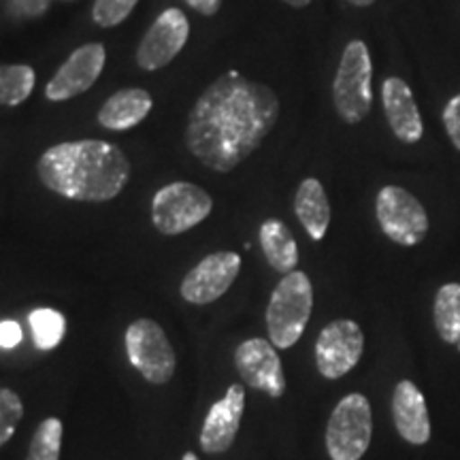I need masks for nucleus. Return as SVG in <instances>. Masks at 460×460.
Segmentation results:
<instances>
[{"mask_svg":"<svg viewBox=\"0 0 460 460\" xmlns=\"http://www.w3.org/2000/svg\"><path fill=\"white\" fill-rule=\"evenodd\" d=\"M379 228L396 245L413 247L429 233V214L410 190L384 186L376 199Z\"/></svg>","mask_w":460,"mask_h":460,"instance_id":"nucleus-8","label":"nucleus"},{"mask_svg":"<svg viewBox=\"0 0 460 460\" xmlns=\"http://www.w3.org/2000/svg\"><path fill=\"white\" fill-rule=\"evenodd\" d=\"M245 410V388L241 384H233L224 394V399L216 401L207 413L203 430H200V450L205 454H224L233 447L237 439L241 418Z\"/></svg>","mask_w":460,"mask_h":460,"instance_id":"nucleus-14","label":"nucleus"},{"mask_svg":"<svg viewBox=\"0 0 460 460\" xmlns=\"http://www.w3.org/2000/svg\"><path fill=\"white\" fill-rule=\"evenodd\" d=\"M130 172L124 149L99 139L58 143L37 163L39 181L49 192L77 203H107L119 197Z\"/></svg>","mask_w":460,"mask_h":460,"instance_id":"nucleus-2","label":"nucleus"},{"mask_svg":"<svg viewBox=\"0 0 460 460\" xmlns=\"http://www.w3.org/2000/svg\"><path fill=\"white\" fill-rule=\"evenodd\" d=\"M458 349H460V343H458Z\"/></svg>","mask_w":460,"mask_h":460,"instance_id":"nucleus-32","label":"nucleus"},{"mask_svg":"<svg viewBox=\"0 0 460 460\" xmlns=\"http://www.w3.org/2000/svg\"><path fill=\"white\" fill-rule=\"evenodd\" d=\"M284 3L290 4V7H295V9H305L307 4H312V0H284Z\"/></svg>","mask_w":460,"mask_h":460,"instance_id":"nucleus-29","label":"nucleus"},{"mask_svg":"<svg viewBox=\"0 0 460 460\" xmlns=\"http://www.w3.org/2000/svg\"><path fill=\"white\" fill-rule=\"evenodd\" d=\"M139 0H94L92 22L101 28L119 26L135 11Z\"/></svg>","mask_w":460,"mask_h":460,"instance_id":"nucleus-25","label":"nucleus"},{"mask_svg":"<svg viewBox=\"0 0 460 460\" xmlns=\"http://www.w3.org/2000/svg\"><path fill=\"white\" fill-rule=\"evenodd\" d=\"M214 211V199L197 183H166L152 199V222L160 234L177 237L205 222Z\"/></svg>","mask_w":460,"mask_h":460,"instance_id":"nucleus-5","label":"nucleus"},{"mask_svg":"<svg viewBox=\"0 0 460 460\" xmlns=\"http://www.w3.org/2000/svg\"><path fill=\"white\" fill-rule=\"evenodd\" d=\"M441 122H444V128L447 137H450L452 146L460 152V94L452 96L446 102L444 113H441Z\"/></svg>","mask_w":460,"mask_h":460,"instance_id":"nucleus-26","label":"nucleus"},{"mask_svg":"<svg viewBox=\"0 0 460 460\" xmlns=\"http://www.w3.org/2000/svg\"><path fill=\"white\" fill-rule=\"evenodd\" d=\"M258 241H261V250L267 258L269 267L281 275L296 271L298 264V245L295 234L281 220L269 217L261 224L258 230Z\"/></svg>","mask_w":460,"mask_h":460,"instance_id":"nucleus-19","label":"nucleus"},{"mask_svg":"<svg viewBox=\"0 0 460 460\" xmlns=\"http://www.w3.org/2000/svg\"><path fill=\"white\" fill-rule=\"evenodd\" d=\"M234 367H237L245 386L267 393L279 399L286 393L284 367L278 356V348L267 339H247L234 349Z\"/></svg>","mask_w":460,"mask_h":460,"instance_id":"nucleus-13","label":"nucleus"},{"mask_svg":"<svg viewBox=\"0 0 460 460\" xmlns=\"http://www.w3.org/2000/svg\"><path fill=\"white\" fill-rule=\"evenodd\" d=\"M37 75L31 65H0V105L17 107L32 94Z\"/></svg>","mask_w":460,"mask_h":460,"instance_id":"nucleus-21","label":"nucleus"},{"mask_svg":"<svg viewBox=\"0 0 460 460\" xmlns=\"http://www.w3.org/2000/svg\"><path fill=\"white\" fill-rule=\"evenodd\" d=\"M365 352V332L354 320L326 324L315 341V367L326 379L348 376Z\"/></svg>","mask_w":460,"mask_h":460,"instance_id":"nucleus-9","label":"nucleus"},{"mask_svg":"<svg viewBox=\"0 0 460 460\" xmlns=\"http://www.w3.org/2000/svg\"><path fill=\"white\" fill-rule=\"evenodd\" d=\"M295 214L314 241L326 237L331 224V203L320 180L307 177L298 183L295 194Z\"/></svg>","mask_w":460,"mask_h":460,"instance_id":"nucleus-18","label":"nucleus"},{"mask_svg":"<svg viewBox=\"0 0 460 460\" xmlns=\"http://www.w3.org/2000/svg\"><path fill=\"white\" fill-rule=\"evenodd\" d=\"M22 341V326L13 320L0 322V348H17Z\"/></svg>","mask_w":460,"mask_h":460,"instance_id":"nucleus-27","label":"nucleus"},{"mask_svg":"<svg viewBox=\"0 0 460 460\" xmlns=\"http://www.w3.org/2000/svg\"><path fill=\"white\" fill-rule=\"evenodd\" d=\"M373 62L369 48L360 39L345 45L332 79V105L341 122L356 126L367 118L373 105Z\"/></svg>","mask_w":460,"mask_h":460,"instance_id":"nucleus-4","label":"nucleus"},{"mask_svg":"<svg viewBox=\"0 0 460 460\" xmlns=\"http://www.w3.org/2000/svg\"><path fill=\"white\" fill-rule=\"evenodd\" d=\"M349 4H354V7H358V9H367V7H371V4H376V0H348Z\"/></svg>","mask_w":460,"mask_h":460,"instance_id":"nucleus-30","label":"nucleus"},{"mask_svg":"<svg viewBox=\"0 0 460 460\" xmlns=\"http://www.w3.org/2000/svg\"><path fill=\"white\" fill-rule=\"evenodd\" d=\"M62 433H65L62 420L45 418L34 430L26 460H60Z\"/></svg>","mask_w":460,"mask_h":460,"instance_id":"nucleus-23","label":"nucleus"},{"mask_svg":"<svg viewBox=\"0 0 460 460\" xmlns=\"http://www.w3.org/2000/svg\"><path fill=\"white\" fill-rule=\"evenodd\" d=\"M154 107V99L143 88H124L102 102L99 113V124L107 130H130L147 118Z\"/></svg>","mask_w":460,"mask_h":460,"instance_id":"nucleus-17","label":"nucleus"},{"mask_svg":"<svg viewBox=\"0 0 460 460\" xmlns=\"http://www.w3.org/2000/svg\"><path fill=\"white\" fill-rule=\"evenodd\" d=\"M433 322L441 341L460 343V284H444L437 290L433 303Z\"/></svg>","mask_w":460,"mask_h":460,"instance_id":"nucleus-20","label":"nucleus"},{"mask_svg":"<svg viewBox=\"0 0 460 460\" xmlns=\"http://www.w3.org/2000/svg\"><path fill=\"white\" fill-rule=\"evenodd\" d=\"M183 3L205 17H214L222 7V0H183Z\"/></svg>","mask_w":460,"mask_h":460,"instance_id":"nucleus-28","label":"nucleus"},{"mask_svg":"<svg viewBox=\"0 0 460 460\" xmlns=\"http://www.w3.org/2000/svg\"><path fill=\"white\" fill-rule=\"evenodd\" d=\"M190 37V22L186 13L177 7H169L160 13L154 24L143 34L137 48V65L143 71H158L171 65L181 49L186 48Z\"/></svg>","mask_w":460,"mask_h":460,"instance_id":"nucleus-10","label":"nucleus"},{"mask_svg":"<svg viewBox=\"0 0 460 460\" xmlns=\"http://www.w3.org/2000/svg\"><path fill=\"white\" fill-rule=\"evenodd\" d=\"M107 62V49L102 43H85L73 49V54L58 66L54 77L45 85V99L65 102L88 92L99 82Z\"/></svg>","mask_w":460,"mask_h":460,"instance_id":"nucleus-11","label":"nucleus"},{"mask_svg":"<svg viewBox=\"0 0 460 460\" xmlns=\"http://www.w3.org/2000/svg\"><path fill=\"white\" fill-rule=\"evenodd\" d=\"M126 354L130 365L141 373L149 384H169L175 376L177 356L175 349L164 335L163 326L149 318H139L126 329Z\"/></svg>","mask_w":460,"mask_h":460,"instance_id":"nucleus-7","label":"nucleus"},{"mask_svg":"<svg viewBox=\"0 0 460 460\" xmlns=\"http://www.w3.org/2000/svg\"><path fill=\"white\" fill-rule=\"evenodd\" d=\"M32 331V341L39 349H54L66 335V318L51 307H39L28 315Z\"/></svg>","mask_w":460,"mask_h":460,"instance_id":"nucleus-22","label":"nucleus"},{"mask_svg":"<svg viewBox=\"0 0 460 460\" xmlns=\"http://www.w3.org/2000/svg\"><path fill=\"white\" fill-rule=\"evenodd\" d=\"M181 460H199V456H197V454H194V452H186V454H183V456H181Z\"/></svg>","mask_w":460,"mask_h":460,"instance_id":"nucleus-31","label":"nucleus"},{"mask_svg":"<svg viewBox=\"0 0 460 460\" xmlns=\"http://www.w3.org/2000/svg\"><path fill=\"white\" fill-rule=\"evenodd\" d=\"M279 111L278 94L267 84L224 73L190 109L183 135L188 152L207 169L230 172L271 135Z\"/></svg>","mask_w":460,"mask_h":460,"instance_id":"nucleus-1","label":"nucleus"},{"mask_svg":"<svg viewBox=\"0 0 460 460\" xmlns=\"http://www.w3.org/2000/svg\"><path fill=\"white\" fill-rule=\"evenodd\" d=\"M394 429L407 444L424 446L430 439V420L422 390L410 379H402L393 393Z\"/></svg>","mask_w":460,"mask_h":460,"instance_id":"nucleus-16","label":"nucleus"},{"mask_svg":"<svg viewBox=\"0 0 460 460\" xmlns=\"http://www.w3.org/2000/svg\"><path fill=\"white\" fill-rule=\"evenodd\" d=\"M382 105L393 135L405 146H416L424 137L422 113L405 79L388 77L382 84Z\"/></svg>","mask_w":460,"mask_h":460,"instance_id":"nucleus-15","label":"nucleus"},{"mask_svg":"<svg viewBox=\"0 0 460 460\" xmlns=\"http://www.w3.org/2000/svg\"><path fill=\"white\" fill-rule=\"evenodd\" d=\"M22 418H24V402L20 394L9 388H0V447L9 444Z\"/></svg>","mask_w":460,"mask_h":460,"instance_id":"nucleus-24","label":"nucleus"},{"mask_svg":"<svg viewBox=\"0 0 460 460\" xmlns=\"http://www.w3.org/2000/svg\"><path fill=\"white\" fill-rule=\"evenodd\" d=\"M314 309L312 279L303 271H292L275 286L267 307L269 341L278 349L292 348L303 337Z\"/></svg>","mask_w":460,"mask_h":460,"instance_id":"nucleus-3","label":"nucleus"},{"mask_svg":"<svg viewBox=\"0 0 460 460\" xmlns=\"http://www.w3.org/2000/svg\"><path fill=\"white\" fill-rule=\"evenodd\" d=\"M239 271L241 256L237 252H214L181 279V298L199 307L216 303L233 288Z\"/></svg>","mask_w":460,"mask_h":460,"instance_id":"nucleus-12","label":"nucleus"},{"mask_svg":"<svg viewBox=\"0 0 460 460\" xmlns=\"http://www.w3.org/2000/svg\"><path fill=\"white\" fill-rule=\"evenodd\" d=\"M373 437V411L365 394L343 396L326 424V452L331 460H360Z\"/></svg>","mask_w":460,"mask_h":460,"instance_id":"nucleus-6","label":"nucleus"}]
</instances>
